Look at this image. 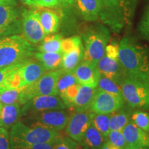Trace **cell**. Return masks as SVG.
<instances>
[{
    "label": "cell",
    "instance_id": "cell-6",
    "mask_svg": "<svg viewBox=\"0 0 149 149\" xmlns=\"http://www.w3.org/2000/svg\"><path fill=\"white\" fill-rule=\"evenodd\" d=\"M123 99L131 109L149 111V81L125 74L120 84Z\"/></svg>",
    "mask_w": 149,
    "mask_h": 149
},
{
    "label": "cell",
    "instance_id": "cell-43",
    "mask_svg": "<svg viewBox=\"0 0 149 149\" xmlns=\"http://www.w3.org/2000/svg\"><path fill=\"white\" fill-rule=\"evenodd\" d=\"M0 5H9L16 6V0H0Z\"/></svg>",
    "mask_w": 149,
    "mask_h": 149
},
{
    "label": "cell",
    "instance_id": "cell-11",
    "mask_svg": "<svg viewBox=\"0 0 149 149\" xmlns=\"http://www.w3.org/2000/svg\"><path fill=\"white\" fill-rule=\"evenodd\" d=\"M66 109L58 95H40L35 97L21 106V115L22 117L37 112Z\"/></svg>",
    "mask_w": 149,
    "mask_h": 149
},
{
    "label": "cell",
    "instance_id": "cell-45",
    "mask_svg": "<svg viewBox=\"0 0 149 149\" xmlns=\"http://www.w3.org/2000/svg\"><path fill=\"white\" fill-rule=\"evenodd\" d=\"M128 149H149V147H135V148H131Z\"/></svg>",
    "mask_w": 149,
    "mask_h": 149
},
{
    "label": "cell",
    "instance_id": "cell-38",
    "mask_svg": "<svg viewBox=\"0 0 149 149\" xmlns=\"http://www.w3.org/2000/svg\"><path fill=\"white\" fill-rule=\"evenodd\" d=\"M61 136L56 137V138L52 139V140L45 141V142L38 143V144L31 145V146L24 149H55V147L57 146V143L59 142Z\"/></svg>",
    "mask_w": 149,
    "mask_h": 149
},
{
    "label": "cell",
    "instance_id": "cell-8",
    "mask_svg": "<svg viewBox=\"0 0 149 149\" xmlns=\"http://www.w3.org/2000/svg\"><path fill=\"white\" fill-rule=\"evenodd\" d=\"M70 116L69 112L64 109L37 112L22 117L27 125H40L60 132L65 129Z\"/></svg>",
    "mask_w": 149,
    "mask_h": 149
},
{
    "label": "cell",
    "instance_id": "cell-37",
    "mask_svg": "<svg viewBox=\"0 0 149 149\" xmlns=\"http://www.w3.org/2000/svg\"><path fill=\"white\" fill-rule=\"evenodd\" d=\"M80 144L68 136L61 135L55 149H79Z\"/></svg>",
    "mask_w": 149,
    "mask_h": 149
},
{
    "label": "cell",
    "instance_id": "cell-1",
    "mask_svg": "<svg viewBox=\"0 0 149 149\" xmlns=\"http://www.w3.org/2000/svg\"><path fill=\"white\" fill-rule=\"evenodd\" d=\"M119 61L125 74L149 81V48L130 35L119 42Z\"/></svg>",
    "mask_w": 149,
    "mask_h": 149
},
{
    "label": "cell",
    "instance_id": "cell-9",
    "mask_svg": "<svg viewBox=\"0 0 149 149\" xmlns=\"http://www.w3.org/2000/svg\"><path fill=\"white\" fill-rule=\"evenodd\" d=\"M21 33L22 37L32 44L40 43L46 35L41 25L40 12L37 10L22 11Z\"/></svg>",
    "mask_w": 149,
    "mask_h": 149
},
{
    "label": "cell",
    "instance_id": "cell-27",
    "mask_svg": "<svg viewBox=\"0 0 149 149\" xmlns=\"http://www.w3.org/2000/svg\"><path fill=\"white\" fill-rule=\"evenodd\" d=\"M20 65L0 68V92L8 89H14L13 74Z\"/></svg>",
    "mask_w": 149,
    "mask_h": 149
},
{
    "label": "cell",
    "instance_id": "cell-10",
    "mask_svg": "<svg viewBox=\"0 0 149 149\" xmlns=\"http://www.w3.org/2000/svg\"><path fill=\"white\" fill-rule=\"evenodd\" d=\"M93 113L90 111H74L70 114L65 128V133L70 138L81 145L85 133L92 122Z\"/></svg>",
    "mask_w": 149,
    "mask_h": 149
},
{
    "label": "cell",
    "instance_id": "cell-16",
    "mask_svg": "<svg viewBox=\"0 0 149 149\" xmlns=\"http://www.w3.org/2000/svg\"><path fill=\"white\" fill-rule=\"evenodd\" d=\"M97 68L102 75L111 79L115 82L120 84L125 72L120 64L119 59L113 58L104 55L97 64Z\"/></svg>",
    "mask_w": 149,
    "mask_h": 149
},
{
    "label": "cell",
    "instance_id": "cell-24",
    "mask_svg": "<svg viewBox=\"0 0 149 149\" xmlns=\"http://www.w3.org/2000/svg\"><path fill=\"white\" fill-rule=\"evenodd\" d=\"M128 107V106H127ZM125 105L118 111L110 114V129L111 130H122L123 128L130 121L131 111ZM133 110V109H132Z\"/></svg>",
    "mask_w": 149,
    "mask_h": 149
},
{
    "label": "cell",
    "instance_id": "cell-15",
    "mask_svg": "<svg viewBox=\"0 0 149 149\" xmlns=\"http://www.w3.org/2000/svg\"><path fill=\"white\" fill-rule=\"evenodd\" d=\"M73 73L79 84L88 86L93 88L97 87L99 80L101 76L97 66L84 60L78 65L73 71Z\"/></svg>",
    "mask_w": 149,
    "mask_h": 149
},
{
    "label": "cell",
    "instance_id": "cell-29",
    "mask_svg": "<svg viewBox=\"0 0 149 149\" xmlns=\"http://www.w3.org/2000/svg\"><path fill=\"white\" fill-rule=\"evenodd\" d=\"M91 124L102 134L106 141L111 131L110 129V114H95L93 113Z\"/></svg>",
    "mask_w": 149,
    "mask_h": 149
},
{
    "label": "cell",
    "instance_id": "cell-46",
    "mask_svg": "<svg viewBox=\"0 0 149 149\" xmlns=\"http://www.w3.org/2000/svg\"><path fill=\"white\" fill-rule=\"evenodd\" d=\"M2 106H3V104L1 103V102H0V112H1V108H2Z\"/></svg>",
    "mask_w": 149,
    "mask_h": 149
},
{
    "label": "cell",
    "instance_id": "cell-44",
    "mask_svg": "<svg viewBox=\"0 0 149 149\" xmlns=\"http://www.w3.org/2000/svg\"><path fill=\"white\" fill-rule=\"evenodd\" d=\"M25 4L31 6H36V0H20Z\"/></svg>",
    "mask_w": 149,
    "mask_h": 149
},
{
    "label": "cell",
    "instance_id": "cell-41",
    "mask_svg": "<svg viewBox=\"0 0 149 149\" xmlns=\"http://www.w3.org/2000/svg\"><path fill=\"white\" fill-rule=\"evenodd\" d=\"M75 1V0H59V3L65 8L71 6Z\"/></svg>",
    "mask_w": 149,
    "mask_h": 149
},
{
    "label": "cell",
    "instance_id": "cell-22",
    "mask_svg": "<svg viewBox=\"0 0 149 149\" xmlns=\"http://www.w3.org/2000/svg\"><path fill=\"white\" fill-rule=\"evenodd\" d=\"M40 12L41 25L46 35L57 32L60 25V19L55 13L48 10H42Z\"/></svg>",
    "mask_w": 149,
    "mask_h": 149
},
{
    "label": "cell",
    "instance_id": "cell-5",
    "mask_svg": "<svg viewBox=\"0 0 149 149\" xmlns=\"http://www.w3.org/2000/svg\"><path fill=\"white\" fill-rule=\"evenodd\" d=\"M80 37L84 46L83 60L97 66L111 40V31L103 24H95L86 28Z\"/></svg>",
    "mask_w": 149,
    "mask_h": 149
},
{
    "label": "cell",
    "instance_id": "cell-7",
    "mask_svg": "<svg viewBox=\"0 0 149 149\" xmlns=\"http://www.w3.org/2000/svg\"><path fill=\"white\" fill-rule=\"evenodd\" d=\"M62 70L57 69L46 71L37 81L33 84L23 87L20 97L21 106L37 96L58 95L57 85Z\"/></svg>",
    "mask_w": 149,
    "mask_h": 149
},
{
    "label": "cell",
    "instance_id": "cell-20",
    "mask_svg": "<svg viewBox=\"0 0 149 149\" xmlns=\"http://www.w3.org/2000/svg\"><path fill=\"white\" fill-rule=\"evenodd\" d=\"M97 88L81 85L74 99L72 109L74 111H86L90 109L93 99L95 94Z\"/></svg>",
    "mask_w": 149,
    "mask_h": 149
},
{
    "label": "cell",
    "instance_id": "cell-35",
    "mask_svg": "<svg viewBox=\"0 0 149 149\" xmlns=\"http://www.w3.org/2000/svg\"><path fill=\"white\" fill-rule=\"evenodd\" d=\"M82 40L80 36H72L61 40V53H68L82 46Z\"/></svg>",
    "mask_w": 149,
    "mask_h": 149
},
{
    "label": "cell",
    "instance_id": "cell-2",
    "mask_svg": "<svg viewBox=\"0 0 149 149\" xmlns=\"http://www.w3.org/2000/svg\"><path fill=\"white\" fill-rule=\"evenodd\" d=\"M100 2L99 19L118 34L131 23L139 0H100Z\"/></svg>",
    "mask_w": 149,
    "mask_h": 149
},
{
    "label": "cell",
    "instance_id": "cell-12",
    "mask_svg": "<svg viewBox=\"0 0 149 149\" xmlns=\"http://www.w3.org/2000/svg\"><path fill=\"white\" fill-rule=\"evenodd\" d=\"M125 105L123 98L97 88L89 111L95 114H111Z\"/></svg>",
    "mask_w": 149,
    "mask_h": 149
},
{
    "label": "cell",
    "instance_id": "cell-39",
    "mask_svg": "<svg viewBox=\"0 0 149 149\" xmlns=\"http://www.w3.org/2000/svg\"><path fill=\"white\" fill-rule=\"evenodd\" d=\"M0 149H10L9 133L7 129L0 127Z\"/></svg>",
    "mask_w": 149,
    "mask_h": 149
},
{
    "label": "cell",
    "instance_id": "cell-3",
    "mask_svg": "<svg viewBox=\"0 0 149 149\" xmlns=\"http://www.w3.org/2000/svg\"><path fill=\"white\" fill-rule=\"evenodd\" d=\"M57 130L40 125H27L17 122L10 128V149H24L31 145L45 142L61 136Z\"/></svg>",
    "mask_w": 149,
    "mask_h": 149
},
{
    "label": "cell",
    "instance_id": "cell-34",
    "mask_svg": "<svg viewBox=\"0 0 149 149\" xmlns=\"http://www.w3.org/2000/svg\"><path fill=\"white\" fill-rule=\"evenodd\" d=\"M79 86V84H76L72 85L59 95L66 108H72V109L74 99H75V97L77 95Z\"/></svg>",
    "mask_w": 149,
    "mask_h": 149
},
{
    "label": "cell",
    "instance_id": "cell-31",
    "mask_svg": "<svg viewBox=\"0 0 149 149\" xmlns=\"http://www.w3.org/2000/svg\"><path fill=\"white\" fill-rule=\"evenodd\" d=\"M79 84L76 79L73 72H64L62 70V73L59 77L57 81V89L58 93V96L64 92L67 88L72 85Z\"/></svg>",
    "mask_w": 149,
    "mask_h": 149
},
{
    "label": "cell",
    "instance_id": "cell-32",
    "mask_svg": "<svg viewBox=\"0 0 149 149\" xmlns=\"http://www.w3.org/2000/svg\"><path fill=\"white\" fill-rule=\"evenodd\" d=\"M22 88L8 89L0 92V102L4 104H11L18 102L19 104Z\"/></svg>",
    "mask_w": 149,
    "mask_h": 149
},
{
    "label": "cell",
    "instance_id": "cell-42",
    "mask_svg": "<svg viewBox=\"0 0 149 149\" xmlns=\"http://www.w3.org/2000/svg\"><path fill=\"white\" fill-rule=\"evenodd\" d=\"M100 149H120V148H119L118 147L115 146L114 145L111 144L109 141H106L104 143V144L102 145V146L100 148Z\"/></svg>",
    "mask_w": 149,
    "mask_h": 149
},
{
    "label": "cell",
    "instance_id": "cell-36",
    "mask_svg": "<svg viewBox=\"0 0 149 149\" xmlns=\"http://www.w3.org/2000/svg\"><path fill=\"white\" fill-rule=\"evenodd\" d=\"M107 141L120 149H126L127 147L122 130H111L108 135Z\"/></svg>",
    "mask_w": 149,
    "mask_h": 149
},
{
    "label": "cell",
    "instance_id": "cell-18",
    "mask_svg": "<svg viewBox=\"0 0 149 149\" xmlns=\"http://www.w3.org/2000/svg\"><path fill=\"white\" fill-rule=\"evenodd\" d=\"M79 13L86 22H95L99 19L101 2L100 0H75Z\"/></svg>",
    "mask_w": 149,
    "mask_h": 149
},
{
    "label": "cell",
    "instance_id": "cell-28",
    "mask_svg": "<svg viewBox=\"0 0 149 149\" xmlns=\"http://www.w3.org/2000/svg\"><path fill=\"white\" fill-rule=\"evenodd\" d=\"M97 88L104 92L110 93L113 95L123 98L122 91L120 86L115 81L104 76H100Z\"/></svg>",
    "mask_w": 149,
    "mask_h": 149
},
{
    "label": "cell",
    "instance_id": "cell-30",
    "mask_svg": "<svg viewBox=\"0 0 149 149\" xmlns=\"http://www.w3.org/2000/svg\"><path fill=\"white\" fill-rule=\"evenodd\" d=\"M130 121L149 134V113L147 111L133 109L130 114Z\"/></svg>",
    "mask_w": 149,
    "mask_h": 149
},
{
    "label": "cell",
    "instance_id": "cell-40",
    "mask_svg": "<svg viewBox=\"0 0 149 149\" xmlns=\"http://www.w3.org/2000/svg\"><path fill=\"white\" fill-rule=\"evenodd\" d=\"M59 4V0H36V5L37 6L44 8L55 7Z\"/></svg>",
    "mask_w": 149,
    "mask_h": 149
},
{
    "label": "cell",
    "instance_id": "cell-25",
    "mask_svg": "<svg viewBox=\"0 0 149 149\" xmlns=\"http://www.w3.org/2000/svg\"><path fill=\"white\" fill-rule=\"evenodd\" d=\"M106 140L98 130L91 124L86 131L81 146L89 149H100Z\"/></svg>",
    "mask_w": 149,
    "mask_h": 149
},
{
    "label": "cell",
    "instance_id": "cell-47",
    "mask_svg": "<svg viewBox=\"0 0 149 149\" xmlns=\"http://www.w3.org/2000/svg\"><path fill=\"white\" fill-rule=\"evenodd\" d=\"M82 149H89V148H87V147H86V146H83V148Z\"/></svg>",
    "mask_w": 149,
    "mask_h": 149
},
{
    "label": "cell",
    "instance_id": "cell-14",
    "mask_svg": "<svg viewBox=\"0 0 149 149\" xmlns=\"http://www.w3.org/2000/svg\"><path fill=\"white\" fill-rule=\"evenodd\" d=\"M46 72L39 61L32 59L26 61L19 66L17 72L20 80V88L28 86L37 81Z\"/></svg>",
    "mask_w": 149,
    "mask_h": 149
},
{
    "label": "cell",
    "instance_id": "cell-23",
    "mask_svg": "<svg viewBox=\"0 0 149 149\" xmlns=\"http://www.w3.org/2000/svg\"><path fill=\"white\" fill-rule=\"evenodd\" d=\"M62 56V53L35 52L34 58L40 61L46 71H51L60 68Z\"/></svg>",
    "mask_w": 149,
    "mask_h": 149
},
{
    "label": "cell",
    "instance_id": "cell-13",
    "mask_svg": "<svg viewBox=\"0 0 149 149\" xmlns=\"http://www.w3.org/2000/svg\"><path fill=\"white\" fill-rule=\"evenodd\" d=\"M22 12L13 6L0 5V36L21 33Z\"/></svg>",
    "mask_w": 149,
    "mask_h": 149
},
{
    "label": "cell",
    "instance_id": "cell-26",
    "mask_svg": "<svg viewBox=\"0 0 149 149\" xmlns=\"http://www.w3.org/2000/svg\"><path fill=\"white\" fill-rule=\"evenodd\" d=\"M63 37L61 35H48L40 42L37 48L38 52L44 53H61V40Z\"/></svg>",
    "mask_w": 149,
    "mask_h": 149
},
{
    "label": "cell",
    "instance_id": "cell-17",
    "mask_svg": "<svg viewBox=\"0 0 149 149\" xmlns=\"http://www.w3.org/2000/svg\"><path fill=\"white\" fill-rule=\"evenodd\" d=\"M127 147L126 149L135 147H149V134L130 121L122 130Z\"/></svg>",
    "mask_w": 149,
    "mask_h": 149
},
{
    "label": "cell",
    "instance_id": "cell-33",
    "mask_svg": "<svg viewBox=\"0 0 149 149\" xmlns=\"http://www.w3.org/2000/svg\"><path fill=\"white\" fill-rule=\"evenodd\" d=\"M137 31L141 38L149 42V2L147 3L139 21Z\"/></svg>",
    "mask_w": 149,
    "mask_h": 149
},
{
    "label": "cell",
    "instance_id": "cell-19",
    "mask_svg": "<svg viewBox=\"0 0 149 149\" xmlns=\"http://www.w3.org/2000/svg\"><path fill=\"white\" fill-rule=\"evenodd\" d=\"M21 117V105L18 102L4 104L0 112V127L6 129L10 128Z\"/></svg>",
    "mask_w": 149,
    "mask_h": 149
},
{
    "label": "cell",
    "instance_id": "cell-21",
    "mask_svg": "<svg viewBox=\"0 0 149 149\" xmlns=\"http://www.w3.org/2000/svg\"><path fill=\"white\" fill-rule=\"evenodd\" d=\"M84 59L83 45L68 53H63L60 69L64 72H73Z\"/></svg>",
    "mask_w": 149,
    "mask_h": 149
},
{
    "label": "cell",
    "instance_id": "cell-4",
    "mask_svg": "<svg viewBox=\"0 0 149 149\" xmlns=\"http://www.w3.org/2000/svg\"><path fill=\"white\" fill-rule=\"evenodd\" d=\"M35 48L18 35L0 38V68L24 64L34 57Z\"/></svg>",
    "mask_w": 149,
    "mask_h": 149
}]
</instances>
